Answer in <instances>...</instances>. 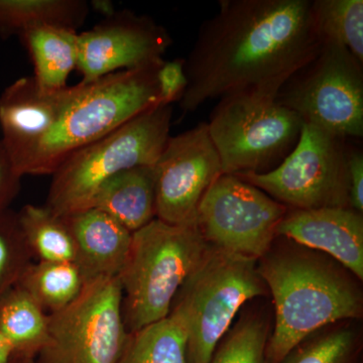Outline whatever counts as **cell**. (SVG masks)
<instances>
[{"label": "cell", "instance_id": "cell-1", "mask_svg": "<svg viewBox=\"0 0 363 363\" xmlns=\"http://www.w3.org/2000/svg\"><path fill=\"white\" fill-rule=\"evenodd\" d=\"M322 44L312 0H220L185 58L183 116L229 95L276 98Z\"/></svg>", "mask_w": 363, "mask_h": 363}, {"label": "cell", "instance_id": "cell-2", "mask_svg": "<svg viewBox=\"0 0 363 363\" xmlns=\"http://www.w3.org/2000/svg\"><path fill=\"white\" fill-rule=\"evenodd\" d=\"M257 269L274 307L266 363H281L325 327L363 316L362 281L325 253L278 236Z\"/></svg>", "mask_w": 363, "mask_h": 363}, {"label": "cell", "instance_id": "cell-3", "mask_svg": "<svg viewBox=\"0 0 363 363\" xmlns=\"http://www.w3.org/2000/svg\"><path fill=\"white\" fill-rule=\"evenodd\" d=\"M162 62L76 84L73 96L23 162L20 175L52 176L76 150L160 105L157 73Z\"/></svg>", "mask_w": 363, "mask_h": 363}, {"label": "cell", "instance_id": "cell-4", "mask_svg": "<svg viewBox=\"0 0 363 363\" xmlns=\"http://www.w3.org/2000/svg\"><path fill=\"white\" fill-rule=\"evenodd\" d=\"M211 250L197 224L174 225L156 218L133 233L118 274L128 333L169 316L177 294Z\"/></svg>", "mask_w": 363, "mask_h": 363}, {"label": "cell", "instance_id": "cell-5", "mask_svg": "<svg viewBox=\"0 0 363 363\" xmlns=\"http://www.w3.org/2000/svg\"><path fill=\"white\" fill-rule=\"evenodd\" d=\"M172 119L173 105H157L74 152L52 174L45 206L59 216L87 209L111 177L155 166L171 136Z\"/></svg>", "mask_w": 363, "mask_h": 363}, {"label": "cell", "instance_id": "cell-6", "mask_svg": "<svg viewBox=\"0 0 363 363\" xmlns=\"http://www.w3.org/2000/svg\"><path fill=\"white\" fill-rule=\"evenodd\" d=\"M267 293L257 259L212 247L177 294L169 312L185 327L188 363L209 362L240 308Z\"/></svg>", "mask_w": 363, "mask_h": 363}, {"label": "cell", "instance_id": "cell-7", "mask_svg": "<svg viewBox=\"0 0 363 363\" xmlns=\"http://www.w3.org/2000/svg\"><path fill=\"white\" fill-rule=\"evenodd\" d=\"M303 121L276 98L229 95L219 99L207 123L227 175L266 174L295 149Z\"/></svg>", "mask_w": 363, "mask_h": 363}, {"label": "cell", "instance_id": "cell-8", "mask_svg": "<svg viewBox=\"0 0 363 363\" xmlns=\"http://www.w3.org/2000/svg\"><path fill=\"white\" fill-rule=\"evenodd\" d=\"M277 101L344 140L363 135V64L342 45L323 40L316 56L288 79Z\"/></svg>", "mask_w": 363, "mask_h": 363}, {"label": "cell", "instance_id": "cell-9", "mask_svg": "<svg viewBox=\"0 0 363 363\" xmlns=\"http://www.w3.org/2000/svg\"><path fill=\"white\" fill-rule=\"evenodd\" d=\"M118 277L86 283L70 305L49 314V334L35 363H117L128 337Z\"/></svg>", "mask_w": 363, "mask_h": 363}, {"label": "cell", "instance_id": "cell-10", "mask_svg": "<svg viewBox=\"0 0 363 363\" xmlns=\"http://www.w3.org/2000/svg\"><path fill=\"white\" fill-rule=\"evenodd\" d=\"M346 140L311 123H303L295 149L266 174H241L291 209L350 208Z\"/></svg>", "mask_w": 363, "mask_h": 363}, {"label": "cell", "instance_id": "cell-11", "mask_svg": "<svg viewBox=\"0 0 363 363\" xmlns=\"http://www.w3.org/2000/svg\"><path fill=\"white\" fill-rule=\"evenodd\" d=\"M286 211L260 189L222 174L200 203L197 226L212 247L259 260L276 240Z\"/></svg>", "mask_w": 363, "mask_h": 363}, {"label": "cell", "instance_id": "cell-12", "mask_svg": "<svg viewBox=\"0 0 363 363\" xmlns=\"http://www.w3.org/2000/svg\"><path fill=\"white\" fill-rule=\"evenodd\" d=\"M155 169L157 218L174 225L197 224L203 197L223 174L207 123L169 136Z\"/></svg>", "mask_w": 363, "mask_h": 363}, {"label": "cell", "instance_id": "cell-13", "mask_svg": "<svg viewBox=\"0 0 363 363\" xmlns=\"http://www.w3.org/2000/svg\"><path fill=\"white\" fill-rule=\"evenodd\" d=\"M172 44L168 30L150 16L116 11L79 33L77 70L81 81L94 82L116 72L161 63Z\"/></svg>", "mask_w": 363, "mask_h": 363}, {"label": "cell", "instance_id": "cell-14", "mask_svg": "<svg viewBox=\"0 0 363 363\" xmlns=\"http://www.w3.org/2000/svg\"><path fill=\"white\" fill-rule=\"evenodd\" d=\"M76 85L52 93L38 89L33 76L16 79L0 94V142L16 172L49 133Z\"/></svg>", "mask_w": 363, "mask_h": 363}, {"label": "cell", "instance_id": "cell-15", "mask_svg": "<svg viewBox=\"0 0 363 363\" xmlns=\"http://www.w3.org/2000/svg\"><path fill=\"white\" fill-rule=\"evenodd\" d=\"M278 236L329 255L362 281L363 214L350 208H288Z\"/></svg>", "mask_w": 363, "mask_h": 363}, {"label": "cell", "instance_id": "cell-16", "mask_svg": "<svg viewBox=\"0 0 363 363\" xmlns=\"http://www.w3.org/2000/svg\"><path fill=\"white\" fill-rule=\"evenodd\" d=\"M62 217L75 240L78 266L87 281L118 277L130 252L133 233L94 207Z\"/></svg>", "mask_w": 363, "mask_h": 363}, {"label": "cell", "instance_id": "cell-17", "mask_svg": "<svg viewBox=\"0 0 363 363\" xmlns=\"http://www.w3.org/2000/svg\"><path fill=\"white\" fill-rule=\"evenodd\" d=\"M101 210L130 233H135L157 218L156 169L140 166L124 169L104 182L92 206Z\"/></svg>", "mask_w": 363, "mask_h": 363}, {"label": "cell", "instance_id": "cell-18", "mask_svg": "<svg viewBox=\"0 0 363 363\" xmlns=\"http://www.w3.org/2000/svg\"><path fill=\"white\" fill-rule=\"evenodd\" d=\"M78 35L70 28L43 26L18 37L32 61L33 78L40 92H56L68 86L72 72L77 70Z\"/></svg>", "mask_w": 363, "mask_h": 363}, {"label": "cell", "instance_id": "cell-19", "mask_svg": "<svg viewBox=\"0 0 363 363\" xmlns=\"http://www.w3.org/2000/svg\"><path fill=\"white\" fill-rule=\"evenodd\" d=\"M48 334L49 314L26 291L14 286L0 297V335L11 345L14 357L35 359Z\"/></svg>", "mask_w": 363, "mask_h": 363}, {"label": "cell", "instance_id": "cell-20", "mask_svg": "<svg viewBox=\"0 0 363 363\" xmlns=\"http://www.w3.org/2000/svg\"><path fill=\"white\" fill-rule=\"evenodd\" d=\"M90 13L85 0H0V38L9 39L43 26L77 32Z\"/></svg>", "mask_w": 363, "mask_h": 363}, {"label": "cell", "instance_id": "cell-21", "mask_svg": "<svg viewBox=\"0 0 363 363\" xmlns=\"http://www.w3.org/2000/svg\"><path fill=\"white\" fill-rule=\"evenodd\" d=\"M26 245L38 262L78 264L75 240L63 217L42 205L26 204L18 212Z\"/></svg>", "mask_w": 363, "mask_h": 363}, {"label": "cell", "instance_id": "cell-22", "mask_svg": "<svg viewBox=\"0 0 363 363\" xmlns=\"http://www.w3.org/2000/svg\"><path fill=\"white\" fill-rule=\"evenodd\" d=\"M87 281L82 269L73 262H33L16 286L52 314L70 305Z\"/></svg>", "mask_w": 363, "mask_h": 363}, {"label": "cell", "instance_id": "cell-23", "mask_svg": "<svg viewBox=\"0 0 363 363\" xmlns=\"http://www.w3.org/2000/svg\"><path fill=\"white\" fill-rule=\"evenodd\" d=\"M117 363H188L187 334L173 313L128 333V340Z\"/></svg>", "mask_w": 363, "mask_h": 363}, {"label": "cell", "instance_id": "cell-24", "mask_svg": "<svg viewBox=\"0 0 363 363\" xmlns=\"http://www.w3.org/2000/svg\"><path fill=\"white\" fill-rule=\"evenodd\" d=\"M354 322L325 327L298 343L281 363H362V333Z\"/></svg>", "mask_w": 363, "mask_h": 363}, {"label": "cell", "instance_id": "cell-25", "mask_svg": "<svg viewBox=\"0 0 363 363\" xmlns=\"http://www.w3.org/2000/svg\"><path fill=\"white\" fill-rule=\"evenodd\" d=\"M322 40L342 45L363 64L362 0H312Z\"/></svg>", "mask_w": 363, "mask_h": 363}, {"label": "cell", "instance_id": "cell-26", "mask_svg": "<svg viewBox=\"0 0 363 363\" xmlns=\"http://www.w3.org/2000/svg\"><path fill=\"white\" fill-rule=\"evenodd\" d=\"M269 322L262 313H245L221 339L208 363H266Z\"/></svg>", "mask_w": 363, "mask_h": 363}, {"label": "cell", "instance_id": "cell-27", "mask_svg": "<svg viewBox=\"0 0 363 363\" xmlns=\"http://www.w3.org/2000/svg\"><path fill=\"white\" fill-rule=\"evenodd\" d=\"M18 212L11 208L0 211V297L20 281L33 262Z\"/></svg>", "mask_w": 363, "mask_h": 363}, {"label": "cell", "instance_id": "cell-28", "mask_svg": "<svg viewBox=\"0 0 363 363\" xmlns=\"http://www.w3.org/2000/svg\"><path fill=\"white\" fill-rule=\"evenodd\" d=\"M160 105H173L180 102L186 88L187 77L185 74V59L177 58L162 62L157 69Z\"/></svg>", "mask_w": 363, "mask_h": 363}, {"label": "cell", "instance_id": "cell-29", "mask_svg": "<svg viewBox=\"0 0 363 363\" xmlns=\"http://www.w3.org/2000/svg\"><path fill=\"white\" fill-rule=\"evenodd\" d=\"M348 204L350 209L363 214V154L360 149L348 147Z\"/></svg>", "mask_w": 363, "mask_h": 363}, {"label": "cell", "instance_id": "cell-30", "mask_svg": "<svg viewBox=\"0 0 363 363\" xmlns=\"http://www.w3.org/2000/svg\"><path fill=\"white\" fill-rule=\"evenodd\" d=\"M21 178L0 142V211L9 209L20 193Z\"/></svg>", "mask_w": 363, "mask_h": 363}, {"label": "cell", "instance_id": "cell-31", "mask_svg": "<svg viewBox=\"0 0 363 363\" xmlns=\"http://www.w3.org/2000/svg\"><path fill=\"white\" fill-rule=\"evenodd\" d=\"M89 6L90 9L100 14L104 18H111L117 11L113 2L111 0H92Z\"/></svg>", "mask_w": 363, "mask_h": 363}, {"label": "cell", "instance_id": "cell-32", "mask_svg": "<svg viewBox=\"0 0 363 363\" xmlns=\"http://www.w3.org/2000/svg\"><path fill=\"white\" fill-rule=\"evenodd\" d=\"M13 358L11 345L0 335V363H13Z\"/></svg>", "mask_w": 363, "mask_h": 363}, {"label": "cell", "instance_id": "cell-33", "mask_svg": "<svg viewBox=\"0 0 363 363\" xmlns=\"http://www.w3.org/2000/svg\"><path fill=\"white\" fill-rule=\"evenodd\" d=\"M13 363H35V362L32 358L14 357Z\"/></svg>", "mask_w": 363, "mask_h": 363}]
</instances>
